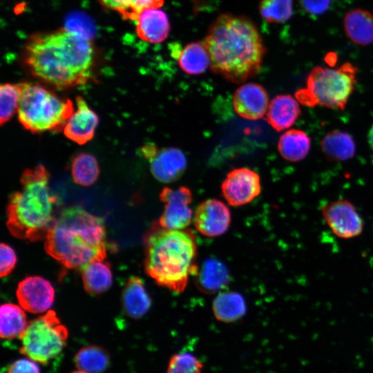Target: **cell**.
<instances>
[{"mask_svg":"<svg viewBox=\"0 0 373 373\" xmlns=\"http://www.w3.org/2000/svg\"><path fill=\"white\" fill-rule=\"evenodd\" d=\"M136 32L142 40L158 44L166 39L170 31L167 15L159 8L142 12L137 19Z\"/></svg>","mask_w":373,"mask_h":373,"instance_id":"obj_18","label":"cell"},{"mask_svg":"<svg viewBox=\"0 0 373 373\" xmlns=\"http://www.w3.org/2000/svg\"><path fill=\"white\" fill-rule=\"evenodd\" d=\"M321 148L327 159L343 162L352 158L356 153V144L350 133L341 130H332L323 137Z\"/></svg>","mask_w":373,"mask_h":373,"instance_id":"obj_21","label":"cell"},{"mask_svg":"<svg viewBox=\"0 0 373 373\" xmlns=\"http://www.w3.org/2000/svg\"><path fill=\"white\" fill-rule=\"evenodd\" d=\"M142 151L144 156L149 160L152 175L161 182H173L180 178L186 170V157L178 148L159 150L155 145L146 144Z\"/></svg>","mask_w":373,"mask_h":373,"instance_id":"obj_11","label":"cell"},{"mask_svg":"<svg viewBox=\"0 0 373 373\" xmlns=\"http://www.w3.org/2000/svg\"><path fill=\"white\" fill-rule=\"evenodd\" d=\"M229 281L228 271L218 260H207L198 274L199 287L204 292L213 293L224 287Z\"/></svg>","mask_w":373,"mask_h":373,"instance_id":"obj_28","label":"cell"},{"mask_svg":"<svg viewBox=\"0 0 373 373\" xmlns=\"http://www.w3.org/2000/svg\"><path fill=\"white\" fill-rule=\"evenodd\" d=\"M122 305L126 314L133 318L145 315L151 305L144 283L138 277H131L122 291Z\"/></svg>","mask_w":373,"mask_h":373,"instance_id":"obj_20","label":"cell"},{"mask_svg":"<svg viewBox=\"0 0 373 373\" xmlns=\"http://www.w3.org/2000/svg\"><path fill=\"white\" fill-rule=\"evenodd\" d=\"M216 318L224 323H232L242 318L246 312V304L238 293L227 291L219 294L212 305Z\"/></svg>","mask_w":373,"mask_h":373,"instance_id":"obj_24","label":"cell"},{"mask_svg":"<svg viewBox=\"0 0 373 373\" xmlns=\"http://www.w3.org/2000/svg\"><path fill=\"white\" fill-rule=\"evenodd\" d=\"M302 8L312 15H321L330 6L331 0H299Z\"/></svg>","mask_w":373,"mask_h":373,"instance_id":"obj_36","label":"cell"},{"mask_svg":"<svg viewBox=\"0 0 373 373\" xmlns=\"http://www.w3.org/2000/svg\"><path fill=\"white\" fill-rule=\"evenodd\" d=\"M26 316L19 306L3 304L0 309V336L1 338L11 340L20 338L28 326Z\"/></svg>","mask_w":373,"mask_h":373,"instance_id":"obj_26","label":"cell"},{"mask_svg":"<svg viewBox=\"0 0 373 373\" xmlns=\"http://www.w3.org/2000/svg\"><path fill=\"white\" fill-rule=\"evenodd\" d=\"M321 214L329 229L338 238H354L363 231V220L348 200H336L325 204L321 207Z\"/></svg>","mask_w":373,"mask_h":373,"instance_id":"obj_9","label":"cell"},{"mask_svg":"<svg viewBox=\"0 0 373 373\" xmlns=\"http://www.w3.org/2000/svg\"><path fill=\"white\" fill-rule=\"evenodd\" d=\"M347 37L355 44L367 46L373 42V15L361 8L348 11L343 19Z\"/></svg>","mask_w":373,"mask_h":373,"instance_id":"obj_19","label":"cell"},{"mask_svg":"<svg viewBox=\"0 0 373 373\" xmlns=\"http://www.w3.org/2000/svg\"><path fill=\"white\" fill-rule=\"evenodd\" d=\"M84 289L89 294H98L108 289L113 275L108 262L96 260L80 267Z\"/></svg>","mask_w":373,"mask_h":373,"instance_id":"obj_23","label":"cell"},{"mask_svg":"<svg viewBox=\"0 0 373 373\" xmlns=\"http://www.w3.org/2000/svg\"><path fill=\"white\" fill-rule=\"evenodd\" d=\"M223 197L231 206L250 203L261 191L259 175L248 168H238L228 173L221 185Z\"/></svg>","mask_w":373,"mask_h":373,"instance_id":"obj_12","label":"cell"},{"mask_svg":"<svg viewBox=\"0 0 373 373\" xmlns=\"http://www.w3.org/2000/svg\"><path fill=\"white\" fill-rule=\"evenodd\" d=\"M203 363L192 352L182 350L172 354L169 360L166 373H202Z\"/></svg>","mask_w":373,"mask_h":373,"instance_id":"obj_33","label":"cell"},{"mask_svg":"<svg viewBox=\"0 0 373 373\" xmlns=\"http://www.w3.org/2000/svg\"><path fill=\"white\" fill-rule=\"evenodd\" d=\"M203 44L212 71L235 84L245 82L259 73L266 52L251 19L227 13L211 23Z\"/></svg>","mask_w":373,"mask_h":373,"instance_id":"obj_2","label":"cell"},{"mask_svg":"<svg viewBox=\"0 0 373 373\" xmlns=\"http://www.w3.org/2000/svg\"><path fill=\"white\" fill-rule=\"evenodd\" d=\"M236 113L248 120H257L266 115L269 107V96L259 84L247 83L238 87L233 97Z\"/></svg>","mask_w":373,"mask_h":373,"instance_id":"obj_15","label":"cell"},{"mask_svg":"<svg viewBox=\"0 0 373 373\" xmlns=\"http://www.w3.org/2000/svg\"><path fill=\"white\" fill-rule=\"evenodd\" d=\"M18 119L32 133L59 131L74 112L70 99L62 98L43 85L20 83Z\"/></svg>","mask_w":373,"mask_h":373,"instance_id":"obj_6","label":"cell"},{"mask_svg":"<svg viewBox=\"0 0 373 373\" xmlns=\"http://www.w3.org/2000/svg\"><path fill=\"white\" fill-rule=\"evenodd\" d=\"M75 102L77 108L66 122L63 131L69 140L79 144H84L94 137L99 117L82 97H76Z\"/></svg>","mask_w":373,"mask_h":373,"instance_id":"obj_16","label":"cell"},{"mask_svg":"<svg viewBox=\"0 0 373 373\" xmlns=\"http://www.w3.org/2000/svg\"><path fill=\"white\" fill-rule=\"evenodd\" d=\"M6 373H41V372L37 363L26 357L13 361L8 366Z\"/></svg>","mask_w":373,"mask_h":373,"instance_id":"obj_35","label":"cell"},{"mask_svg":"<svg viewBox=\"0 0 373 373\" xmlns=\"http://www.w3.org/2000/svg\"><path fill=\"white\" fill-rule=\"evenodd\" d=\"M0 254V275L4 277L10 274L15 267L17 256L13 249L3 242L1 243Z\"/></svg>","mask_w":373,"mask_h":373,"instance_id":"obj_34","label":"cell"},{"mask_svg":"<svg viewBox=\"0 0 373 373\" xmlns=\"http://www.w3.org/2000/svg\"><path fill=\"white\" fill-rule=\"evenodd\" d=\"M357 67L345 62L333 68L316 66L309 73L306 86L295 94L300 104L344 110L356 84Z\"/></svg>","mask_w":373,"mask_h":373,"instance_id":"obj_7","label":"cell"},{"mask_svg":"<svg viewBox=\"0 0 373 373\" xmlns=\"http://www.w3.org/2000/svg\"><path fill=\"white\" fill-rule=\"evenodd\" d=\"M99 172L97 160L90 153H79L72 161V177L79 185L88 186L93 184L98 179Z\"/></svg>","mask_w":373,"mask_h":373,"instance_id":"obj_30","label":"cell"},{"mask_svg":"<svg viewBox=\"0 0 373 373\" xmlns=\"http://www.w3.org/2000/svg\"><path fill=\"white\" fill-rule=\"evenodd\" d=\"M68 332L53 310H48L30 323L20 336L19 351L27 358L48 364L66 345Z\"/></svg>","mask_w":373,"mask_h":373,"instance_id":"obj_8","label":"cell"},{"mask_svg":"<svg viewBox=\"0 0 373 373\" xmlns=\"http://www.w3.org/2000/svg\"><path fill=\"white\" fill-rule=\"evenodd\" d=\"M180 68L189 75H200L211 66L209 55L204 44L196 41L187 44L180 52Z\"/></svg>","mask_w":373,"mask_h":373,"instance_id":"obj_25","label":"cell"},{"mask_svg":"<svg viewBox=\"0 0 373 373\" xmlns=\"http://www.w3.org/2000/svg\"><path fill=\"white\" fill-rule=\"evenodd\" d=\"M95 59L91 41L66 28L32 35L22 55L24 66L33 77L59 89L93 80Z\"/></svg>","mask_w":373,"mask_h":373,"instance_id":"obj_1","label":"cell"},{"mask_svg":"<svg viewBox=\"0 0 373 373\" xmlns=\"http://www.w3.org/2000/svg\"><path fill=\"white\" fill-rule=\"evenodd\" d=\"M74 363L79 370L88 373H103L110 365V356L104 348L91 345L77 351Z\"/></svg>","mask_w":373,"mask_h":373,"instance_id":"obj_27","label":"cell"},{"mask_svg":"<svg viewBox=\"0 0 373 373\" xmlns=\"http://www.w3.org/2000/svg\"><path fill=\"white\" fill-rule=\"evenodd\" d=\"M104 8L117 12L123 19L137 20L150 8H160L164 0H97Z\"/></svg>","mask_w":373,"mask_h":373,"instance_id":"obj_29","label":"cell"},{"mask_svg":"<svg viewBox=\"0 0 373 373\" xmlns=\"http://www.w3.org/2000/svg\"><path fill=\"white\" fill-rule=\"evenodd\" d=\"M311 149V139L303 131L289 129L283 133L278 142V150L286 160L297 162L304 160Z\"/></svg>","mask_w":373,"mask_h":373,"instance_id":"obj_22","label":"cell"},{"mask_svg":"<svg viewBox=\"0 0 373 373\" xmlns=\"http://www.w3.org/2000/svg\"><path fill=\"white\" fill-rule=\"evenodd\" d=\"M46 253L69 269L106 258L104 220L79 207L64 209L45 238Z\"/></svg>","mask_w":373,"mask_h":373,"instance_id":"obj_3","label":"cell"},{"mask_svg":"<svg viewBox=\"0 0 373 373\" xmlns=\"http://www.w3.org/2000/svg\"><path fill=\"white\" fill-rule=\"evenodd\" d=\"M21 95L20 84L5 83L0 87V123L8 122L18 111Z\"/></svg>","mask_w":373,"mask_h":373,"instance_id":"obj_32","label":"cell"},{"mask_svg":"<svg viewBox=\"0 0 373 373\" xmlns=\"http://www.w3.org/2000/svg\"><path fill=\"white\" fill-rule=\"evenodd\" d=\"M50 174L41 164L26 169L21 187L7 207V227L15 238L35 242L45 239L55 222L56 198L49 186Z\"/></svg>","mask_w":373,"mask_h":373,"instance_id":"obj_4","label":"cell"},{"mask_svg":"<svg viewBox=\"0 0 373 373\" xmlns=\"http://www.w3.org/2000/svg\"><path fill=\"white\" fill-rule=\"evenodd\" d=\"M196 254L197 244L191 231L153 228L145 239L144 268L159 285L181 293L189 276L197 272Z\"/></svg>","mask_w":373,"mask_h":373,"instance_id":"obj_5","label":"cell"},{"mask_svg":"<svg viewBox=\"0 0 373 373\" xmlns=\"http://www.w3.org/2000/svg\"><path fill=\"white\" fill-rule=\"evenodd\" d=\"M301 114L300 103L289 94L278 95L269 102L266 119L276 131L280 132L291 127Z\"/></svg>","mask_w":373,"mask_h":373,"instance_id":"obj_17","label":"cell"},{"mask_svg":"<svg viewBox=\"0 0 373 373\" xmlns=\"http://www.w3.org/2000/svg\"><path fill=\"white\" fill-rule=\"evenodd\" d=\"M16 294L20 306L34 314L48 311L55 298L52 285L40 276H29L21 280Z\"/></svg>","mask_w":373,"mask_h":373,"instance_id":"obj_14","label":"cell"},{"mask_svg":"<svg viewBox=\"0 0 373 373\" xmlns=\"http://www.w3.org/2000/svg\"><path fill=\"white\" fill-rule=\"evenodd\" d=\"M367 142L369 146L373 151V124L371 126L367 133Z\"/></svg>","mask_w":373,"mask_h":373,"instance_id":"obj_37","label":"cell"},{"mask_svg":"<svg viewBox=\"0 0 373 373\" xmlns=\"http://www.w3.org/2000/svg\"><path fill=\"white\" fill-rule=\"evenodd\" d=\"M259 11L269 23H284L292 16L293 0H261Z\"/></svg>","mask_w":373,"mask_h":373,"instance_id":"obj_31","label":"cell"},{"mask_svg":"<svg viewBox=\"0 0 373 373\" xmlns=\"http://www.w3.org/2000/svg\"><path fill=\"white\" fill-rule=\"evenodd\" d=\"M160 198L164 203V211L159 219L161 227L184 229L190 224L193 216L192 193L188 187L181 186L175 189L164 187Z\"/></svg>","mask_w":373,"mask_h":373,"instance_id":"obj_10","label":"cell"},{"mask_svg":"<svg viewBox=\"0 0 373 373\" xmlns=\"http://www.w3.org/2000/svg\"><path fill=\"white\" fill-rule=\"evenodd\" d=\"M193 222L195 229L203 236L216 237L227 231L231 222V213L222 201L208 199L195 209Z\"/></svg>","mask_w":373,"mask_h":373,"instance_id":"obj_13","label":"cell"},{"mask_svg":"<svg viewBox=\"0 0 373 373\" xmlns=\"http://www.w3.org/2000/svg\"><path fill=\"white\" fill-rule=\"evenodd\" d=\"M70 373H88V372L78 369L77 370L73 371Z\"/></svg>","mask_w":373,"mask_h":373,"instance_id":"obj_38","label":"cell"}]
</instances>
